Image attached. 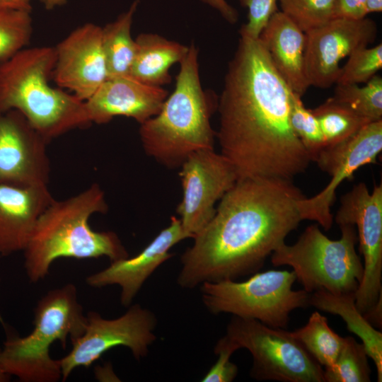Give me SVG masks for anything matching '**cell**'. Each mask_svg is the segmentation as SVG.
Returning <instances> with one entry per match:
<instances>
[{
    "label": "cell",
    "instance_id": "cell-1",
    "mask_svg": "<svg viewBox=\"0 0 382 382\" xmlns=\"http://www.w3.org/2000/svg\"><path fill=\"white\" fill-rule=\"evenodd\" d=\"M291 93L260 40L240 35L218 98L216 133L237 180H292L308 168L311 159L289 121Z\"/></svg>",
    "mask_w": 382,
    "mask_h": 382
},
{
    "label": "cell",
    "instance_id": "cell-2",
    "mask_svg": "<svg viewBox=\"0 0 382 382\" xmlns=\"http://www.w3.org/2000/svg\"><path fill=\"white\" fill-rule=\"evenodd\" d=\"M304 197L291 180H236L181 255L178 284L193 289L257 272L302 221L299 202Z\"/></svg>",
    "mask_w": 382,
    "mask_h": 382
},
{
    "label": "cell",
    "instance_id": "cell-3",
    "mask_svg": "<svg viewBox=\"0 0 382 382\" xmlns=\"http://www.w3.org/2000/svg\"><path fill=\"white\" fill-rule=\"evenodd\" d=\"M108 209L105 193L93 184L76 195L55 199L39 216L23 250L24 267L32 283L48 274L52 263L59 257L76 259L108 257L111 262L129 257L113 231H96L90 217Z\"/></svg>",
    "mask_w": 382,
    "mask_h": 382
},
{
    "label": "cell",
    "instance_id": "cell-4",
    "mask_svg": "<svg viewBox=\"0 0 382 382\" xmlns=\"http://www.w3.org/2000/svg\"><path fill=\"white\" fill-rule=\"evenodd\" d=\"M198 54L192 43L180 63L173 92L156 115L140 124L145 152L168 168L181 166L197 150L214 149L216 133L210 119L218 97L202 87Z\"/></svg>",
    "mask_w": 382,
    "mask_h": 382
},
{
    "label": "cell",
    "instance_id": "cell-5",
    "mask_svg": "<svg viewBox=\"0 0 382 382\" xmlns=\"http://www.w3.org/2000/svg\"><path fill=\"white\" fill-rule=\"evenodd\" d=\"M54 47L24 48L0 64V112L16 110L48 142L91 124L85 101L50 84Z\"/></svg>",
    "mask_w": 382,
    "mask_h": 382
},
{
    "label": "cell",
    "instance_id": "cell-6",
    "mask_svg": "<svg viewBox=\"0 0 382 382\" xmlns=\"http://www.w3.org/2000/svg\"><path fill=\"white\" fill-rule=\"evenodd\" d=\"M87 323L73 284L49 291L37 303L34 328L25 337L9 335L0 351V365L10 376L23 382H56L62 379L59 360L50 354L56 341L66 348L67 339L79 337Z\"/></svg>",
    "mask_w": 382,
    "mask_h": 382
},
{
    "label": "cell",
    "instance_id": "cell-7",
    "mask_svg": "<svg viewBox=\"0 0 382 382\" xmlns=\"http://www.w3.org/2000/svg\"><path fill=\"white\" fill-rule=\"evenodd\" d=\"M341 238L333 241L318 225L308 226L294 245L281 244L272 254L274 266L289 265L308 293L325 290L334 294L355 292L364 266L355 250V226H339Z\"/></svg>",
    "mask_w": 382,
    "mask_h": 382
},
{
    "label": "cell",
    "instance_id": "cell-8",
    "mask_svg": "<svg viewBox=\"0 0 382 382\" xmlns=\"http://www.w3.org/2000/svg\"><path fill=\"white\" fill-rule=\"evenodd\" d=\"M296 279L294 271L268 270L243 282H204L199 285L202 301L212 314L231 313L284 328L293 310L309 306L310 293L292 289Z\"/></svg>",
    "mask_w": 382,
    "mask_h": 382
},
{
    "label": "cell",
    "instance_id": "cell-9",
    "mask_svg": "<svg viewBox=\"0 0 382 382\" xmlns=\"http://www.w3.org/2000/svg\"><path fill=\"white\" fill-rule=\"evenodd\" d=\"M224 339L253 357L250 376L282 382H325L324 369L291 332L233 316Z\"/></svg>",
    "mask_w": 382,
    "mask_h": 382
},
{
    "label": "cell",
    "instance_id": "cell-10",
    "mask_svg": "<svg viewBox=\"0 0 382 382\" xmlns=\"http://www.w3.org/2000/svg\"><path fill=\"white\" fill-rule=\"evenodd\" d=\"M86 319L83 333L71 342V350L59 359L63 381L75 369L88 367L115 347L129 348L133 357L140 360L156 340L154 333L156 317L139 304L129 306L125 313L115 319H105L95 311L88 312Z\"/></svg>",
    "mask_w": 382,
    "mask_h": 382
},
{
    "label": "cell",
    "instance_id": "cell-11",
    "mask_svg": "<svg viewBox=\"0 0 382 382\" xmlns=\"http://www.w3.org/2000/svg\"><path fill=\"white\" fill-rule=\"evenodd\" d=\"M335 221L339 226H357L364 272L355 291V305L364 314L381 298L382 185H375L371 192L364 183L355 185L342 197Z\"/></svg>",
    "mask_w": 382,
    "mask_h": 382
},
{
    "label": "cell",
    "instance_id": "cell-12",
    "mask_svg": "<svg viewBox=\"0 0 382 382\" xmlns=\"http://www.w3.org/2000/svg\"><path fill=\"white\" fill-rule=\"evenodd\" d=\"M381 150L382 120L366 124L341 142L325 146L314 162L331 179L317 195L310 198L304 197L299 201L302 221H315L325 230L330 229L333 222L331 207L337 188L345 179L352 180L360 167L376 163Z\"/></svg>",
    "mask_w": 382,
    "mask_h": 382
},
{
    "label": "cell",
    "instance_id": "cell-13",
    "mask_svg": "<svg viewBox=\"0 0 382 382\" xmlns=\"http://www.w3.org/2000/svg\"><path fill=\"white\" fill-rule=\"evenodd\" d=\"M183 199L177 207L183 231L193 238L214 216V204L237 180L232 164L213 149L197 150L181 165Z\"/></svg>",
    "mask_w": 382,
    "mask_h": 382
},
{
    "label": "cell",
    "instance_id": "cell-14",
    "mask_svg": "<svg viewBox=\"0 0 382 382\" xmlns=\"http://www.w3.org/2000/svg\"><path fill=\"white\" fill-rule=\"evenodd\" d=\"M305 34L304 65L308 84L328 88L336 83L342 59L375 41L377 26L367 18H333Z\"/></svg>",
    "mask_w": 382,
    "mask_h": 382
},
{
    "label": "cell",
    "instance_id": "cell-15",
    "mask_svg": "<svg viewBox=\"0 0 382 382\" xmlns=\"http://www.w3.org/2000/svg\"><path fill=\"white\" fill-rule=\"evenodd\" d=\"M48 143L19 111L0 112V185H48Z\"/></svg>",
    "mask_w": 382,
    "mask_h": 382
},
{
    "label": "cell",
    "instance_id": "cell-16",
    "mask_svg": "<svg viewBox=\"0 0 382 382\" xmlns=\"http://www.w3.org/2000/svg\"><path fill=\"white\" fill-rule=\"evenodd\" d=\"M54 48L55 83L80 100H87L108 79L102 28L91 23L81 25Z\"/></svg>",
    "mask_w": 382,
    "mask_h": 382
},
{
    "label": "cell",
    "instance_id": "cell-17",
    "mask_svg": "<svg viewBox=\"0 0 382 382\" xmlns=\"http://www.w3.org/2000/svg\"><path fill=\"white\" fill-rule=\"evenodd\" d=\"M186 238L180 219L173 216L169 226L139 254L111 262L108 267L87 277L86 283L95 288L118 285L121 289V304L129 307L146 279L173 256L170 249Z\"/></svg>",
    "mask_w": 382,
    "mask_h": 382
},
{
    "label": "cell",
    "instance_id": "cell-18",
    "mask_svg": "<svg viewBox=\"0 0 382 382\" xmlns=\"http://www.w3.org/2000/svg\"><path fill=\"white\" fill-rule=\"evenodd\" d=\"M167 97L161 86L127 76L107 79L85 104L91 123L105 124L115 116H125L141 124L160 112Z\"/></svg>",
    "mask_w": 382,
    "mask_h": 382
},
{
    "label": "cell",
    "instance_id": "cell-19",
    "mask_svg": "<svg viewBox=\"0 0 382 382\" xmlns=\"http://www.w3.org/2000/svg\"><path fill=\"white\" fill-rule=\"evenodd\" d=\"M54 199L48 185H0V257L23 251L37 220Z\"/></svg>",
    "mask_w": 382,
    "mask_h": 382
},
{
    "label": "cell",
    "instance_id": "cell-20",
    "mask_svg": "<svg viewBox=\"0 0 382 382\" xmlns=\"http://www.w3.org/2000/svg\"><path fill=\"white\" fill-rule=\"evenodd\" d=\"M258 39L291 90L301 96L306 93L310 86L305 73V33L284 13L276 11Z\"/></svg>",
    "mask_w": 382,
    "mask_h": 382
},
{
    "label": "cell",
    "instance_id": "cell-21",
    "mask_svg": "<svg viewBox=\"0 0 382 382\" xmlns=\"http://www.w3.org/2000/svg\"><path fill=\"white\" fill-rule=\"evenodd\" d=\"M135 41L137 52L129 76L149 86L170 83V67L182 62L189 47L154 33H141Z\"/></svg>",
    "mask_w": 382,
    "mask_h": 382
},
{
    "label": "cell",
    "instance_id": "cell-22",
    "mask_svg": "<svg viewBox=\"0 0 382 382\" xmlns=\"http://www.w3.org/2000/svg\"><path fill=\"white\" fill-rule=\"evenodd\" d=\"M309 305L340 316L348 330L362 341L368 357L375 363L378 381H382V333L374 328L355 305V292L334 294L321 289L311 293Z\"/></svg>",
    "mask_w": 382,
    "mask_h": 382
},
{
    "label": "cell",
    "instance_id": "cell-23",
    "mask_svg": "<svg viewBox=\"0 0 382 382\" xmlns=\"http://www.w3.org/2000/svg\"><path fill=\"white\" fill-rule=\"evenodd\" d=\"M139 0L134 1L116 20L102 28V45L108 79L127 76L137 52V43L131 35L133 17Z\"/></svg>",
    "mask_w": 382,
    "mask_h": 382
},
{
    "label": "cell",
    "instance_id": "cell-24",
    "mask_svg": "<svg viewBox=\"0 0 382 382\" xmlns=\"http://www.w3.org/2000/svg\"><path fill=\"white\" fill-rule=\"evenodd\" d=\"M291 333L325 368L335 363L344 341V337L335 332L327 318L318 311L311 314L306 325Z\"/></svg>",
    "mask_w": 382,
    "mask_h": 382
},
{
    "label": "cell",
    "instance_id": "cell-25",
    "mask_svg": "<svg viewBox=\"0 0 382 382\" xmlns=\"http://www.w3.org/2000/svg\"><path fill=\"white\" fill-rule=\"evenodd\" d=\"M311 110L318 121L325 146L347 139L371 122L332 97Z\"/></svg>",
    "mask_w": 382,
    "mask_h": 382
},
{
    "label": "cell",
    "instance_id": "cell-26",
    "mask_svg": "<svg viewBox=\"0 0 382 382\" xmlns=\"http://www.w3.org/2000/svg\"><path fill=\"white\" fill-rule=\"evenodd\" d=\"M368 357L363 344L352 337H344L335 363L324 369L325 382H369Z\"/></svg>",
    "mask_w": 382,
    "mask_h": 382
},
{
    "label": "cell",
    "instance_id": "cell-27",
    "mask_svg": "<svg viewBox=\"0 0 382 382\" xmlns=\"http://www.w3.org/2000/svg\"><path fill=\"white\" fill-rule=\"evenodd\" d=\"M370 122L382 120V78L375 75L363 86L337 84L332 97Z\"/></svg>",
    "mask_w": 382,
    "mask_h": 382
},
{
    "label": "cell",
    "instance_id": "cell-28",
    "mask_svg": "<svg viewBox=\"0 0 382 382\" xmlns=\"http://www.w3.org/2000/svg\"><path fill=\"white\" fill-rule=\"evenodd\" d=\"M30 11L0 8V64L23 50L32 37Z\"/></svg>",
    "mask_w": 382,
    "mask_h": 382
},
{
    "label": "cell",
    "instance_id": "cell-29",
    "mask_svg": "<svg viewBox=\"0 0 382 382\" xmlns=\"http://www.w3.org/2000/svg\"><path fill=\"white\" fill-rule=\"evenodd\" d=\"M289 121L311 161H314L325 146L324 137L316 117L305 107L301 96L294 91L291 94Z\"/></svg>",
    "mask_w": 382,
    "mask_h": 382
},
{
    "label": "cell",
    "instance_id": "cell-30",
    "mask_svg": "<svg viewBox=\"0 0 382 382\" xmlns=\"http://www.w3.org/2000/svg\"><path fill=\"white\" fill-rule=\"evenodd\" d=\"M335 0H279L282 12L307 33L333 19Z\"/></svg>",
    "mask_w": 382,
    "mask_h": 382
},
{
    "label": "cell",
    "instance_id": "cell-31",
    "mask_svg": "<svg viewBox=\"0 0 382 382\" xmlns=\"http://www.w3.org/2000/svg\"><path fill=\"white\" fill-rule=\"evenodd\" d=\"M382 68V43L352 52L340 68L336 84L365 83Z\"/></svg>",
    "mask_w": 382,
    "mask_h": 382
},
{
    "label": "cell",
    "instance_id": "cell-32",
    "mask_svg": "<svg viewBox=\"0 0 382 382\" xmlns=\"http://www.w3.org/2000/svg\"><path fill=\"white\" fill-rule=\"evenodd\" d=\"M248 8V22L243 24L240 35L257 39L272 15L277 11V0H239Z\"/></svg>",
    "mask_w": 382,
    "mask_h": 382
},
{
    "label": "cell",
    "instance_id": "cell-33",
    "mask_svg": "<svg viewBox=\"0 0 382 382\" xmlns=\"http://www.w3.org/2000/svg\"><path fill=\"white\" fill-rule=\"evenodd\" d=\"M236 350L224 338L216 342L214 352L218 359L204 375L203 382H231L238 374V366L230 361L231 356Z\"/></svg>",
    "mask_w": 382,
    "mask_h": 382
},
{
    "label": "cell",
    "instance_id": "cell-34",
    "mask_svg": "<svg viewBox=\"0 0 382 382\" xmlns=\"http://www.w3.org/2000/svg\"><path fill=\"white\" fill-rule=\"evenodd\" d=\"M366 0H335L333 18L359 20L367 15Z\"/></svg>",
    "mask_w": 382,
    "mask_h": 382
},
{
    "label": "cell",
    "instance_id": "cell-35",
    "mask_svg": "<svg viewBox=\"0 0 382 382\" xmlns=\"http://www.w3.org/2000/svg\"><path fill=\"white\" fill-rule=\"evenodd\" d=\"M202 3L216 10L229 23L234 24L238 21V12L226 0H200Z\"/></svg>",
    "mask_w": 382,
    "mask_h": 382
},
{
    "label": "cell",
    "instance_id": "cell-36",
    "mask_svg": "<svg viewBox=\"0 0 382 382\" xmlns=\"http://www.w3.org/2000/svg\"><path fill=\"white\" fill-rule=\"evenodd\" d=\"M0 8H15L30 11V4L24 0H0Z\"/></svg>",
    "mask_w": 382,
    "mask_h": 382
},
{
    "label": "cell",
    "instance_id": "cell-37",
    "mask_svg": "<svg viewBox=\"0 0 382 382\" xmlns=\"http://www.w3.org/2000/svg\"><path fill=\"white\" fill-rule=\"evenodd\" d=\"M367 13H379L382 11V0H366Z\"/></svg>",
    "mask_w": 382,
    "mask_h": 382
},
{
    "label": "cell",
    "instance_id": "cell-38",
    "mask_svg": "<svg viewBox=\"0 0 382 382\" xmlns=\"http://www.w3.org/2000/svg\"><path fill=\"white\" fill-rule=\"evenodd\" d=\"M45 8L47 10L53 9L66 4V0H40Z\"/></svg>",
    "mask_w": 382,
    "mask_h": 382
},
{
    "label": "cell",
    "instance_id": "cell-39",
    "mask_svg": "<svg viewBox=\"0 0 382 382\" xmlns=\"http://www.w3.org/2000/svg\"><path fill=\"white\" fill-rule=\"evenodd\" d=\"M10 376L6 374L3 369H1V366L0 365V382H4L7 381L10 378Z\"/></svg>",
    "mask_w": 382,
    "mask_h": 382
},
{
    "label": "cell",
    "instance_id": "cell-40",
    "mask_svg": "<svg viewBox=\"0 0 382 382\" xmlns=\"http://www.w3.org/2000/svg\"><path fill=\"white\" fill-rule=\"evenodd\" d=\"M25 2L28 3V4H30V1L31 0H24Z\"/></svg>",
    "mask_w": 382,
    "mask_h": 382
}]
</instances>
